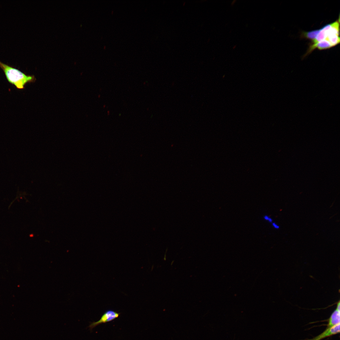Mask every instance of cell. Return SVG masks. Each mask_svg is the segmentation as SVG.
<instances>
[{
    "label": "cell",
    "mask_w": 340,
    "mask_h": 340,
    "mask_svg": "<svg viewBox=\"0 0 340 340\" xmlns=\"http://www.w3.org/2000/svg\"><path fill=\"white\" fill-rule=\"evenodd\" d=\"M0 67L3 70L9 83L18 89H23L28 83L36 80L34 76L27 75L19 70L4 64L0 61Z\"/></svg>",
    "instance_id": "1"
},
{
    "label": "cell",
    "mask_w": 340,
    "mask_h": 340,
    "mask_svg": "<svg viewBox=\"0 0 340 340\" xmlns=\"http://www.w3.org/2000/svg\"><path fill=\"white\" fill-rule=\"evenodd\" d=\"M264 219L269 223H272L273 222L272 219L267 215H265L264 216Z\"/></svg>",
    "instance_id": "6"
},
{
    "label": "cell",
    "mask_w": 340,
    "mask_h": 340,
    "mask_svg": "<svg viewBox=\"0 0 340 340\" xmlns=\"http://www.w3.org/2000/svg\"><path fill=\"white\" fill-rule=\"evenodd\" d=\"M319 29L312 30L309 31H304L302 33L301 37L309 39L313 41L318 34Z\"/></svg>",
    "instance_id": "5"
},
{
    "label": "cell",
    "mask_w": 340,
    "mask_h": 340,
    "mask_svg": "<svg viewBox=\"0 0 340 340\" xmlns=\"http://www.w3.org/2000/svg\"><path fill=\"white\" fill-rule=\"evenodd\" d=\"M340 323L332 327L327 328L320 335L310 339L302 340H321L325 338L339 333L340 332Z\"/></svg>",
    "instance_id": "3"
},
{
    "label": "cell",
    "mask_w": 340,
    "mask_h": 340,
    "mask_svg": "<svg viewBox=\"0 0 340 340\" xmlns=\"http://www.w3.org/2000/svg\"><path fill=\"white\" fill-rule=\"evenodd\" d=\"M120 314L112 310H108L104 313L98 321L90 323L88 327L90 331H92L94 327L99 324L111 321L117 318Z\"/></svg>",
    "instance_id": "2"
},
{
    "label": "cell",
    "mask_w": 340,
    "mask_h": 340,
    "mask_svg": "<svg viewBox=\"0 0 340 340\" xmlns=\"http://www.w3.org/2000/svg\"><path fill=\"white\" fill-rule=\"evenodd\" d=\"M340 301L337 303L336 309L331 314L327 320L328 323L326 325L327 328L332 327L340 323Z\"/></svg>",
    "instance_id": "4"
},
{
    "label": "cell",
    "mask_w": 340,
    "mask_h": 340,
    "mask_svg": "<svg viewBox=\"0 0 340 340\" xmlns=\"http://www.w3.org/2000/svg\"><path fill=\"white\" fill-rule=\"evenodd\" d=\"M272 225L275 229H278L280 228L279 225L275 222H272Z\"/></svg>",
    "instance_id": "7"
}]
</instances>
